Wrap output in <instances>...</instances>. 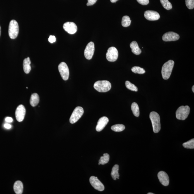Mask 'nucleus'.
<instances>
[{"mask_svg":"<svg viewBox=\"0 0 194 194\" xmlns=\"http://www.w3.org/2000/svg\"><path fill=\"white\" fill-rule=\"evenodd\" d=\"M157 177L160 182L162 185L167 186L169 185V179L168 175L164 171H160L158 173Z\"/></svg>","mask_w":194,"mask_h":194,"instance_id":"nucleus-15","label":"nucleus"},{"mask_svg":"<svg viewBox=\"0 0 194 194\" xmlns=\"http://www.w3.org/2000/svg\"><path fill=\"white\" fill-rule=\"evenodd\" d=\"M63 27L65 31L69 34H75L77 30V26L73 22H67L64 24Z\"/></svg>","mask_w":194,"mask_h":194,"instance_id":"nucleus-12","label":"nucleus"},{"mask_svg":"<svg viewBox=\"0 0 194 194\" xmlns=\"http://www.w3.org/2000/svg\"><path fill=\"white\" fill-rule=\"evenodd\" d=\"M5 121L8 123H12L13 121V119L11 117H7L6 118Z\"/></svg>","mask_w":194,"mask_h":194,"instance_id":"nucleus-34","label":"nucleus"},{"mask_svg":"<svg viewBox=\"0 0 194 194\" xmlns=\"http://www.w3.org/2000/svg\"><path fill=\"white\" fill-rule=\"evenodd\" d=\"M118 1V0H111V1L112 3H115V2H116Z\"/></svg>","mask_w":194,"mask_h":194,"instance_id":"nucleus-36","label":"nucleus"},{"mask_svg":"<svg viewBox=\"0 0 194 194\" xmlns=\"http://www.w3.org/2000/svg\"><path fill=\"white\" fill-rule=\"evenodd\" d=\"M58 70L62 78L64 81L67 80L69 75V69L66 63L62 62L59 65Z\"/></svg>","mask_w":194,"mask_h":194,"instance_id":"nucleus-7","label":"nucleus"},{"mask_svg":"<svg viewBox=\"0 0 194 194\" xmlns=\"http://www.w3.org/2000/svg\"><path fill=\"white\" fill-rule=\"evenodd\" d=\"M137 1L142 5H147L149 3V0H137Z\"/></svg>","mask_w":194,"mask_h":194,"instance_id":"nucleus-31","label":"nucleus"},{"mask_svg":"<svg viewBox=\"0 0 194 194\" xmlns=\"http://www.w3.org/2000/svg\"><path fill=\"white\" fill-rule=\"evenodd\" d=\"M144 16L147 20L156 21L159 20L160 15L157 12L155 11L148 10L145 12Z\"/></svg>","mask_w":194,"mask_h":194,"instance_id":"nucleus-14","label":"nucleus"},{"mask_svg":"<svg viewBox=\"0 0 194 194\" xmlns=\"http://www.w3.org/2000/svg\"><path fill=\"white\" fill-rule=\"evenodd\" d=\"M109 121V119L106 117H103L98 121L96 128L97 132L101 131L105 127Z\"/></svg>","mask_w":194,"mask_h":194,"instance_id":"nucleus-16","label":"nucleus"},{"mask_svg":"<svg viewBox=\"0 0 194 194\" xmlns=\"http://www.w3.org/2000/svg\"><path fill=\"white\" fill-rule=\"evenodd\" d=\"M130 47L132 49V52L133 53L136 55H140L141 53V50L140 48L139 47L137 42L136 41H133L131 43Z\"/></svg>","mask_w":194,"mask_h":194,"instance_id":"nucleus-18","label":"nucleus"},{"mask_svg":"<svg viewBox=\"0 0 194 194\" xmlns=\"http://www.w3.org/2000/svg\"><path fill=\"white\" fill-rule=\"evenodd\" d=\"M95 51V45L93 42L88 43L84 51V55L86 59L90 60L92 58Z\"/></svg>","mask_w":194,"mask_h":194,"instance_id":"nucleus-10","label":"nucleus"},{"mask_svg":"<svg viewBox=\"0 0 194 194\" xmlns=\"http://www.w3.org/2000/svg\"><path fill=\"white\" fill-rule=\"evenodd\" d=\"M26 109L22 105H20L17 108L15 116L17 120L19 122H22L24 119L26 114Z\"/></svg>","mask_w":194,"mask_h":194,"instance_id":"nucleus-11","label":"nucleus"},{"mask_svg":"<svg viewBox=\"0 0 194 194\" xmlns=\"http://www.w3.org/2000/svg\"><path fill=\"white\" fill-rule=\"evenodd\" d=\"M126 87L128 89L134 92H137L138 89L137 87L135 85L131 83L129 81H127L125 82Z\"/></svg>","mask_w":194,"mask_h":194,"instance_id":"nucleus-28","label":"nucleus"},{"mask_svg":"<svg viewBox=\"0 0 194 194\" xmlns=\"http://www.w3.org/2000/svg\"><path fill=\"white\" fill-rule=\"evenodd\" d=\"M84 113V110L82 107H77L74 109L69 119V122L71 124H74L77 122Z\"/></svg>","mask_w":194,"mask_h":194,"instance_id":"nucleus-6","label":"nucleus"},{"mask_svg":"<svg viewBox=\"0 0 194 194\" xmlns=\"http://www.w3.org/2000/svg\"><path fill=\"white\" fill-rule=\"evenodd\" d=\"M26 88H27H27H28V87H26Z\"/></svg>","mask_w":194,"mask_h":194,"instance_id":"nucleus-40","label":"nucleus"},{"mask_svg":"<svg viewBox=\"0 0 194 194\" xmlns=\"http://www.w3.org/2000/svg\"><path fill=\"white\" fill-rule=\"evenodd\" d=\"M174 64L173 61H168L164 63L162 68V73L163 78L165 80L168 79L171 75Z\"/></svg>","mask_w":194,"mask_h":194,"instance_id":"nucleus-3","label":"nucleus"},{"mask_svg":"<svg viewBox=\"0 0 194 194\" xmlns=\"http://www.w3.org/2000/svg\"><path fill=\"white\" fill-rule=\"evenodd\" d=\"M160 2L163 7L167 10H170L172 8V4L168 0H160Z\"/></svg>","mask_w":194,"mask_h":194,"instance_id":"nucleus-26","label":"nucleus"},{"mask_svg":"<svg viewBox=\"0 0 194 194\" xmlns=\"http://www.w3.org/2000/svg\"><path fill=\"white\" fill-rule=\"evenodd\" d=\"M154 193H147V194H154Z\"/></svg>","mask_w":194,"mask_h":194,"instance_id":"nucleus-39","label":"nucleus"},{"mask_svg":"<svg viewBox=\"0 0 194 194\" xmlns=\"http://www.w3.org/2000/svg\"><path fill=\"white\" fill-rule=\"evenodd\" d=\"M48 40L50 43H53L56 42V37L54 36L50 35L49 38Z\"/></svg>","mask_w":194,"mask_h":194,"instance_id":"nucleus-32","label":"nucleus"},{"mask_svg":"<svg viewBox=\"0 0 194 194\" xmlns=\"http://www.w3.org/2000/svg\"><path fill=\"white\" fill-rule=\"evenodd\" d=\"M194 86H193V87H192V90L193 91V92H194Z\"/></svg>","mask_w":194,"mask_h":194,"instance_id":"nucleus-37","label":"nucleus"},{"mask_svg":"<svg viewBox=\"0 0 194 194\" xmlns=\"http://www.w3.org/2000/svg\"><path fill=\"white\" fill-rule=\"evenodd\" d=\"M109 155L107 153H105L103 155V156L101 157L99 161V165L100 164L104 165L107 163L109 160Z\"/></svg>","mask_w":194,"mask_h":194,"instance_id":"nucleus-23","label":"nucleus"},{"mask_svg":"<svg viewBox=\"0 0 194 194\" xmlns=\"http://www.w3.org/2000/svg\"><path fill=\"white\" fill-rule=\"evenodd\" d=\"M179 36L177 33L173 32H169L165 33L162 36V40L165 42L175 41L179 39Z\"/></svg>","mask_w":194,"mask_h":194,"instance_id":"nucleus-13","label":"nucleus"},{"mask_svg":"<svg viewBox=\"0 0 194 194\" xmlns=\"http://www.w3.org/2000/svg\"><path fill=\"white\" fill-rule=\"evenodd\" d=\"M125 127L123 124H117L111 127L112 130L116 132H120L125 129Z\"/></svg>","mask_w":194,"mask_h":194,"instance_id":"nucleus-25","label":"nucleus"},{"mask_svg":"<svg viewBox=\"0 0 194 194\" xmlns=\"http://www.w3.org/2000/svg\"><path fill=\"white\" fill-rule=\"evenodd\" d=\"M97 1V0H88V3L87 4V6H92L96 3Z\"/></svg>","mask_w":194,"mask_h":194,"instance_id":"nucleus-33","label":"nucleus"},{"mask_svg":"<svg viewBox=\"0 0 194 194\" xmlns=\"http://www.w3.org/2000/svg\"><path fill=\"white\" fill-rule=\"evenodd\" d=\"M19 31L18 23L16 20H12L9 23L8 33L11 39H15L17 37Z\"/></svg>","mask_w":194,"mask_h":194,"instance_id":"nucleus-5","label":"nucleus"},{"mask_svg":"<svg viewBox=\"0 0 194 194\" xmlns=\"http://www.w3.org/2000/svg\"><path fill=\"white\" fill-rule=\"evenodd\" d=\"M40 98L39 95L37 93H33L31 95L30 99V104L33 107H35L39 104Z\"/></svg>","mask_w":194,"mask_h":194,"instance_id":"nucleus-20","label":"nucleus"},{"mask_svg":"<svg viewBox=\"0 0 194 194\" xmlns=\"http://www.w3.org/2000/svg\"><path fill=\"white\" fill-rule=\"evenodd\" d=\"M14 192L17 194L22 193L23 186L22 182L20 181H17L14 183L13 187Z\"/></svg>","mask_w":194,"mask_h":194,"instance_id":"nucleus-17","label":"nucleus"},{"mask_svg":"<svg viewBox=\"0 0 194 194\" xmlns=\"http://www.w3.org/2000/svg\"><path fill=\"white\" fill-rule=\"evenodd\" d=\"M118 57V52L116 48L114 47L109 48L106 54V58L108 61L111 62L116 61Z\"/></svg>","mask_w":194,"mask_h":194,"instance_id":"nucleus-8","label":"nucleus"},{"mask_svg":"<svg viewBox=\"0 0 194 194\" xmlns=\"http://www.w3.org/2000/svg\"><path fill=\"white\" fill-rule=\"evenodd\" d=\"M190 111V107L188 105L179 107L176 112L177 118L180 120H184L187 118Z\"/></svg>","mask_w":194,"mask_h":194,"instance_id":"nucleus-4","label":"nucleus"},{"mask_svg":"<svg viewBox=\"0 0 194 194\" xmlns=\"http://www.w3.org/2000/svg\"><path fill=\"white\" fill-rule=\"evenodd\" d=\"M93 87L98 92H105L111 89L112 85L111 83L108 81H98L95 83Z\"/></svg>","mask_w":194,"mask_h":194,"instance_id":"nucleus-2","label":"nucleus"},{"mask_svg":"<svg viewBox=\"0 0 194 194\" xmlns=\"http://www.w3.org/2000/svg\"><path fill=\"white\" fill-rule=\"evenodd\" d=\"M183 147L188 149H194V139L184 143L183 144Z\"/></svg>","mask_w":194,"mask_h":194,"instance_id":"nucleus-27","label":"nucleus"},{"mask_svg":"<svg viewBox=\"0 0 194 194\" xmlns=\"http://www.w3.org/2000/svg\"><path fill=\"white\" fill-rule=\"evenodd\" d=\"M131 70L135 73L143 74L145 73V71L144 69L139 67H134L132 68Z\"/></svg>","mask_w":194,"mask_h":194,"instance_id":"nucleus-29","label":"nucleus"},{"mask_svg":"<svg viewBox=\"0 0 194 194\" xmlns=\"http://www.w3.org/2000/svg\"><path fill=\"white\" fill-rule=\"evenodd\" d=\"M131 110L135 116L138 117L140 116V110L138 105L136 102H133L131 105Z\"/></svg>","mask_w":194,"mask_h":194,"instance_id":"nucleus-22","label":"nucleus"},{"mask_svg":"<svg viewBox=\"0 0 194 194\" xmlns=\"http://www.w3.org/2000/svg\"><path fill=\"white\" fill-rule=\"evenodd\" d=\"M186 5L189 9H193L194 8V0H186Z\"/></svg>","mask_w":194,"mask_h":194,"instance_id":"nucleus-30","label":"nucleus"},{"mask_svg":"<svg viewBox=\"0 0 194 194\" xmlns=\"http://www.w3.org/2000/svg\"><path fill=\"white\" fill-rule=\"evenodd\" d=\"M1 26H0V36H1Z\"/></svg>","mask_w":194,"mask_h":194,"instance_id":"nucleus-38","label":"nucleus"},{"mask_svg":"<svg viewBox=\"0 0 194 194\" xmlns=\"http://www.w3.org/2000/svg\"><path fill=\"white\" fill-rule=\"evenodd\" d=\"M4 127L7 129H9L11 128L12 126L10 124L6 123L4 124Z\"/></svg>","mask_w":194,"mask_h":194,"instance_id":"nucleus-35","label":"nucleus"},{"mask_svg":"<svg viewBox=\"0 0 194 194\" xmlns=\"http://www.w3.org/2000/svg\"><path fill=\"white\" fill-rule=\"evenodd\" d=\"M119 165L116 164L114 165L112 169L111 175L114 180H116L117 179H119Z\"/></svg>","mask_w":194,"mask_h":194,"instance_id":"nucleus-21","label":"nucleus"},{"mask_svg":"<svg viewBox=\"0 0 194 194\" xmlns=\"http://www.w3.org/2000/svg\"><path fill=\"white\" fill-rule=\"evenodd\" d=\"M31 62L29 57H27L24 60L23 62V70L26 74L30 72L31 70L30 64Z\"/></svg>","mask_w":194,"mask_h":194,"instance_id":"nucleus-19","label":"nucleus"},{"mask_svg":"<svg viewBox=\"0 0 194 194\" xmlns=\"http://www.w3.org/2000/svg\"><path fill=\"white\" fill-rule=\"evenodd\" d=\"M131 22L130 17L128 16L123 17L122 19V25L124 27H127L130 25Z\"/></svg>","mask_w":194,"mask_h":194,"instance_id":"nucleus-24","label":"nucleus"},{"mask_svg":"<svg viewBox=\"0 0 194 194\" xmlns=\"http://www.w3.org/2000/svg\"><path fill=\"white\" fill-rule=\"evenodd\" d=\"M150 118L152 122L153 131L155 133L159 132L161 129L160 117L157 112H150Z\"/></svg>","mask_w":194,"mask_h":194,"instance_id":"nucleus-1","label":"nucleus"},{"mask_svg":"<svg viewBox=\"0 0 194 194\" xmlns=\"http://www.w3.org/2000/svg\"><path fill=\"white\" fill-rule=\"evenodd\" d=\"M90 183L95 190L100 191L104 190V186L103 184L97 178V177L92 176L90 178Z\"/></svg>","mask_w":194,"mask_h":194,"instance_id":"nucleus-9","label":"nucleus"}]
</instances>
